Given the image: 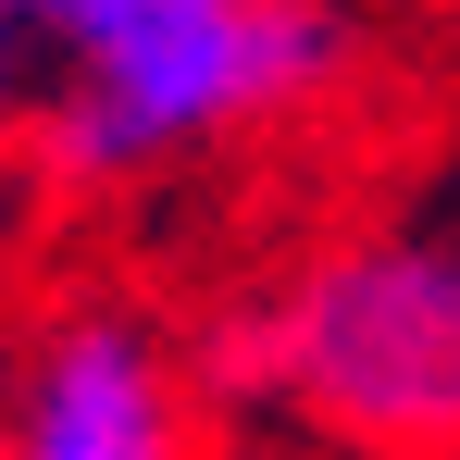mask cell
Returning <instances> with one entry per match:
<instances>
[{
  "mask_svg": "<svg viewBox=\"0 0 460 460\" xmlns=\"http://www.w3.org/2000/svg\"><path fill=\"white\" fill-rule=\"evenodd\" d=\"M336 63H349L336 0H199L100 63H50L25 125H38V162L63 187H150L174 162L299 112Z\"/></svg>",
  "mask_w": 460,
  "mask_h": 460,
  "instance_id": "obj_1",
  "label": "cell"
},
{
  "mask_svg": "<svg viewBox=\"0 0 460 460\" xmlns=\"http://www.w3.org/2000/svg\"><path fill=\"white\" fill-rule=\"evenodd\" d=\"M261 374L349 448L460 436V236H349L261 311Z\"/></svg>",
  "mask_w": 460,
  "mask_h": 460,
  "instance_id": "obj_2",
  "label": "cell"
},
{
  "mask_svg": "<svg viewBox=\"0 0 460 460\" xmlns=\"http://www.w3.org/2000/svg\"><path fill=\"white\" fill-rule=\"evenodd\" d=\"M13 460H187V398L137 311H75L25 361Z\"/></svg>",
  "mask_w": 460,
  "mask_h": 460,
  "instance_id": "obj_3",
  "label": "cell"
},
{
  "mask_svg": "<svg viewBox=\"0 0 460 460\" xmlns=\"http://www.w3.org/2000/svg\"><path fill=\"white\" fill-rule=\"evenodd\" d=\"M25 100H38V75H25V38H13V25H0V137H13V125H25Z\"/></svg>",
  "mask_w": 460,
  "mask_h": 460,
  "instance_id": "obj_4",
  "label": "cell"
},
{
  "mask_svg": "<svg viewBox=\"0 0 460 460\" xmlns=\"http://www.w3.org/2000/svg\"><path fill=\"white\" fill-rule=\"evenodd\" d=\"M0 236H13V187H0Z\"/></svg>",
  "mask_w": 460,
  "mask_h": 460,
  "instance_id": "obj_5",
  "label": "cell"
}]
</instances>
